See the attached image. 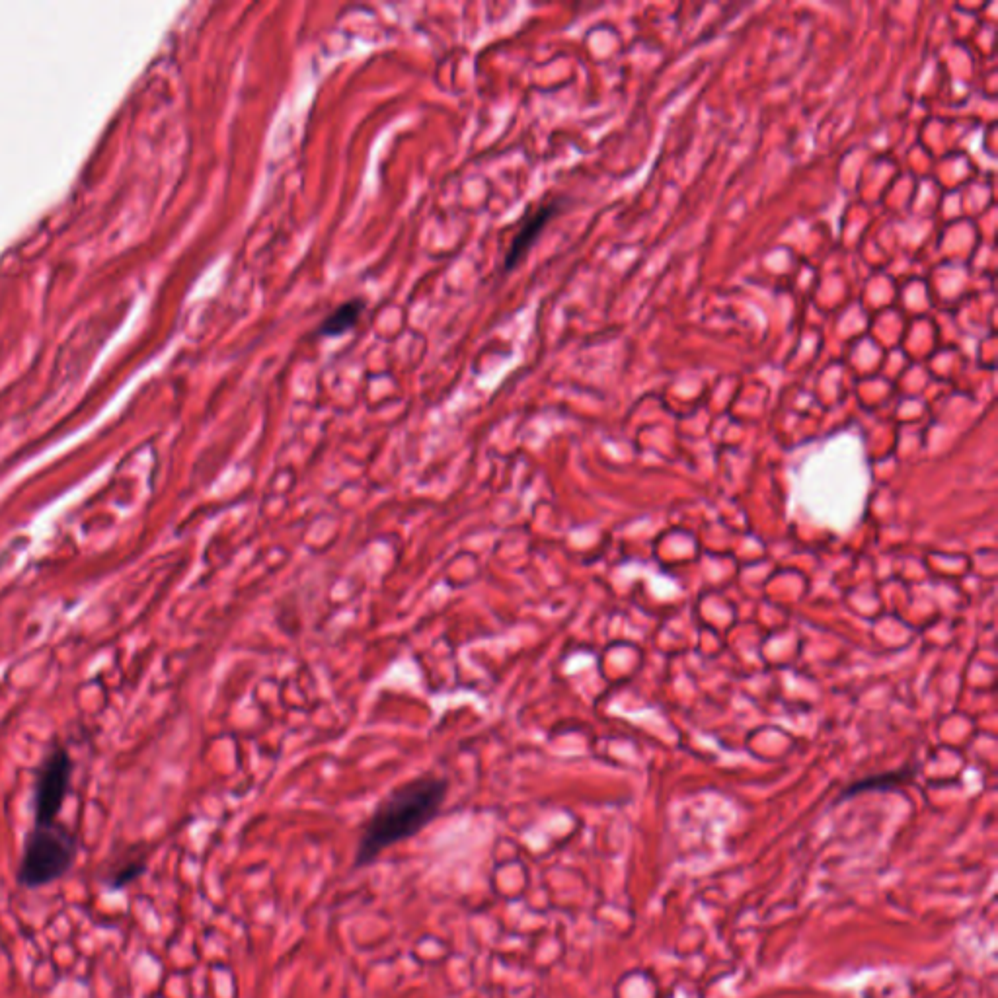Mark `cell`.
I'll return each mask as SVG.
<instances>
[{
    "instance_id": "6da1fadb",
    "label": "cell",
    "mask_w": 998,
    "mask_h": 998,
    "mask_svg": "<svg viewBox=\"0 0 998 998\" xmlns=\"http://www.w3.org/2000/svg\"><path fill=\"white\" fill-rule=\"evenodd\" d=\"M449 794L445 776L425 772L392 788L361 827L355 866L373 864L384 850L416 837L441 813Z\"/></svg>"
},
{
    "instance_id": "7a4b0ae2",
    "label": "cell",
    "mask_w": 998,
    "mask_h": 998,
    "mask_svg": "<svg viewBox=\"0 0 998 998\" xmlns=\"http://www.w3.org/2000/svg\"><path fill=\"white\" fill-rule=\"evenodd\" d=\"M77 852V839L65 827L57 823L34 825L26 837L16 880L28 889L57 882L73 870Z\"/></svg>"
},
{
    "instance_id": "3957f363",
    "label": "cell",
    "mask_w": 998,
    "mask_h": 998,
    "mask_svg": "<svg viewBox=\"0 0 998 998\" xmlns=\"http://www.w3.org/2000/svg\"><path fill=\"white\" fill-rule=\"evenodd\" d=\"M73 759L67 749L55 747L43 759L34 782V825H53L71 790Z\"/></svg>"
},
{
    "instance_id": "277c9868",
    "label": "cell",
    "mask_w": 998,
    "mask_h": 998,
    "mask_svg": "<svg viewBox=\"0 0 998 998\" xmlns=\"http://www.w3.org/2000/svg\"><path fill=\"white\" fill-rule=\"evenodd\" d=\"M554 213H556V203H550V205L540 207L531 217H527L523 221L521 231L515 234V238L507 250V256H505V269L507 271L517 268V264L527 256V252L537 242L538 234L548 225V221Z\"/></svg>"
},
{
    "instance_id": "5b68a950",
    "label": "cell",
    "mask_w": 998,
    "mask_h": 998,
    "mask_svg": "<svg viewBox=\"0 0 998 998\" xmlns=\"http://www.w3.org/2000/svg\"><path fill=\"white\" fill-rule=\"evenodd\" d=\"M365 301L363 299H351L344 305L336 308L318 328V334L324 338H340L353 330L363 314Z\"/></svg>"
},
{
    "instance_id": "8992f818",
    "label": "cell",
    "mask_w": 998,
    "mask_h": 998,
    "mask_svg": "<svg viewBox=\"0 0 998 998\" xmlns=\"http://www.w3.org/2000/svg\"><path fill=\"white\" fill-rule=\"evenodd\" d=\"M147 870V862L137 858V860H129L125 864H121L117 870H114L112 874V880H110V887L112 889H123L127 885H131L133 882H137Z\"/></svg>"
},
{
    "instance_id": "52a82bcc",
    "label": "cell",
    "mask_w": 998,
    "mask_h": 998,
    "mask_svg": "<svg viewBox=\"0 0 998 998\" xmlns=\"http://www.w3.org/2000/svg\"><path fill=\"white\" fill-rule=\"evenodd\" d=\"M905 776H907L905 772H899V774H885V776H878V778H868V780H864V782L854 784V786L846 792V796H852V794L862 792V790L876 788V786H880V784H883V786H891V784H895V782H901Z\"/></svg>"
}]
</instances>
